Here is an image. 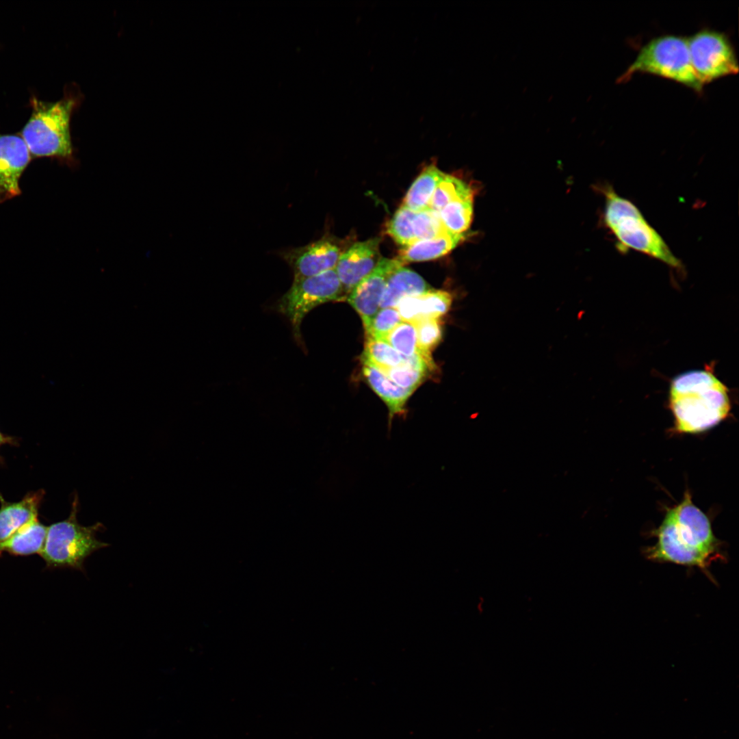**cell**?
Here are the masks:
<instances>
[{
  "label": "cell",
  "mask_w": 739,
  "mask_h": 739,
  "mask_svg": "<svg viewBox=\"0 0 739 739\" xmlns=\"http://www.w3.org/2000/svg\"><path fill=\"white\" fill-rule=\"evenodd\" d=\"M655 536L656 543L645 551L646 558L651 561L697 567L712 578L710 565L723 558L708 518L693 504L688 492L678 505L667 511Z\"/></svg>",
  "instance_id": "1"
},
{
  "label": "cell",
  "mask_w": 739,
  "mask_h": 739,
  "mask_svg": "<svg viewBox=\"0 0 739 739\" xmlns=\"http://www.w3.org/2000/svg\"><path fill=\"white\" fill-rule=\"evenodd\" d=\"M669 404L679 432L697 433L723 421L730 410L726 386L712 373L694 370L675 377Z\"/></svg>",
  "instance_id": "2"
},
{
  "label": "cell",
  "mask_w": 739,
  "mask_h": 739,
  "mask_svg": "<svg viewBox=\"0 0 739 739\" xmlns=\"http://www.w3.org/2000/svg\"><path fill=\"white\" fill-rule=\"evenodd\" d=\"M604 222L613 234L620 252L634 250L680 269V261L630 200L619 196L610 185L603 189Z\"/></svg>",
  "instance_id": "3"
},
{
  "label": "cell",
  "mask_w": 739,
  "mask_h": 739,
  "mask_svg": "<svg viewBox=\"0 0 739 739\" xmlns=\"http://www.w3.org/2000/svg\"><path fill=\"white\" fill-rule=\"evenodd\" d=\"M77 99L64 97L55 103L33 99V112L22 131V138L35 157L70 159L73 145L70 120Z\"/></svg>",
  "instance_id": "4"
},
{
  "label": "cell",
  "mask_w": 739,
  "mask_h": 739,
  "mask_svg": "<svg viewBox=\"0 0 739 739\" xmlns=\"http://www.w3.org/2000/svg\"><path fill=\"white\" fill-rule=\"evenodd\" d=\"M637 73L675 81L698 93L703 87L692 66L687 40L677 36H660L645 44L618 81H628Z\"/></svg>",
  "instance_id": "5"
},
{
  "label": "cell",
  "mask_w": 739,
  "mask_h": 739,
  "mask_svg": "<svg viewBox=\"0 0 739 739\" xmlns=\"http://www.w3.org/2000/svg\"><path fill=\"white\" fill-rule=\"evenodd\" d=\"M78 510V498L75 497L68 518L48 527L40 555L49 567L83 571L84 561L89 556L109 545L96 539V533L103 530L104 525L100 522L81 525L77 519Z\"/></svg>",
  "instance_id": "6"
},
{
  "label": "cell",
  "mask_w": 739,
  "mask_h": 739,
  "mask_svg": "<svg viewBox=\"0 0 739 739\" xmlns=\"http://www.w3.org/2000/svg\"><path fill=\"white\" fill-rule=\"evenodd\" d=\"M344 291L335 268L294 279L289 289L278 301V311L288 319L295 339L300 343V326L304 317L318 305L342 300Z\"/></svg>",
  "instance_id": "7"
},
{
  "label": "cell",
  "mask_w": 739,
  "mask_h": 739,
  "mask_svg": "<svg viewBox=\"0 0 739 739\" xmlns=\"http://www.w3.org/2000/svg\"><path fill=\"white\" fill-rule=\"evenodd\" d=\"M687 42L692 66L703 85L738 72L734 49L723 33L704 29Z\"/></svg>",
  "instance_id": "8"
},
{
  "label": "cell",
  "mask_w": 739,
  "mask_h": 739,
  "mask_svg": "<svg viewBox=\"0 0 739 739\" xmlns=\"http://www.w3.org/2000/svg\"><path fill=\"white\" fill-rule=\"evenodd\" d=\"M403 265L396 258L380 259L374 269L349 293L347 300L359 314L365 330L378 311L389 277L393 271Z\"/></svg>",
  "instance_id": "9"
},
{
  "label": "cell",
  "mask_w": 739,
  "mask_h": 739,
  "mask_svg": "<svg viewBox=\"0 0 739 739\" xmlns=\"http://www.w3.org/2000/svg\"><path fill=\"white\" fill-rule=\"evenodd\" d=\"M341 253L336 242L324 236L307 245L284 252L283 257L292 268L294 279H296L334 269Z\"/></svg>",
  "instance_id": "10"
},
{
  "label": "cell",
  "mask_w": 739,
  "mask_h": 739,
  "mask_svg": "<svg viewBox=\"0 0 739 739\" xmlns=\"http://www.w3.org/2000/svg\"><path fill=\"white\" fill-rule=\"evenodd\" d=\"M30 159L22 137L0 134V203L21 194L19 181Z\"/></svg>",
  "instance_id": "11"
},
{
  "label": "cell",
  "mask_w": 739,
  "mask_h": 739,
  "mask_svg": "<svg viewBox=\"0 0 739 739\" xmlns=\"http://www.w3.org/2000/svg\"><path fill=\"white\" fill-rule=\"evenodd\" d=\"M381 239L374 237L352 245L342 252L335 268L344 290L352 289L376 267L379 261Z\"/></svg>",
  "instance_id": "12"
},
{
  "label": "cell",
  "mask_w": 739,
  "mask_h": 739,
  "mask_svg": "<svg viewBox=\"0 0 739 739\" xmlns=\"http://www.w3.org/2000/svg\"><path fill=\"white\" fill-rule=\"evenodd\" d=\"M363 374L368 385L387 406L390 428L396 417L406 415L407 401L414 391L398 386L377 367L366 361H363Z\"/></svg>",
  "instance_id": "13"
},
{
  "label": "cell",
  "mask_w": 739,
  "mask_h": 739,
  "mask_svg": "<svg viewBox=\"0 0 739 739\" xmlns=\"http://www.w3.org/2000/svg\"><path fill=\"white\" fill-rule=\"evenodd\" d=\"M430 289V287L417 273L400 266L389 277L380 299V307L395 308L402 298L420 295Z\"/></svg>",
  "instance_id": "14"
},
{
  "label": "cell",
  "mask_w": 739,
  "mask_h": 739,
  "mask_svg": "<svg viewBox=\"0 0 739 739\" xmlns=\"http://www.w3.org/2000/svg\"><path fill=\"white\" fill-rule=\"evenodd\" d=\"M465 238V234H454L447 231L435 238L417 241L402 247L396 259L403 265L409 262L435 259L452 250Z\"/></svg>",
  "instance_id": "15"
},
{
  "label": "cell",
  "mask_w": 739,
  "mask_h": 739,
  "mask_svg": "<svg viewBox=\"0 0 739 739\" xmlns=\"http://www.w3.org/2000/svg\"><path fill=\"white\" fill-rule=\"evenodd\" d=\"M40 493L27 495L16 503L3 504L0 509V543L38 519Z\"/></svg>",
  "instance_id": "16"
},
{
  "label": "cell",
  "mask_w": 739,
  "mask_h": 739,
  "mask_svg": "<svg viewBox=\"0 0 739 739\" xmlns=\"http://www.w3.org/2000/svg\"><path fill=\"white\" fill-rule=\"evenodd\" d=\"M435 367L432 355L419 350L412 356L404 357L400 365L383 373L398 386L415 391Z\"/></svg>",
  "instance_id": "17"
},
{
  "label": "cell",
  "mask_w": 739,
  "mask_h": 739,
  "mask_svg": "<svg viewBox=\"0 0 739 739\" xmlns=\"http://www.w3.org/2000/svg\"><path fill=\"white\" fill-rule=\"evenodd\" d=\"M47 529L48 527L36 519L1 543L0 552L21 556L40 554L44 546Z\"/></svg>",
  "instance_id": "18"
},
{
  "label": "cell",
  "mask_w": 739,
  "mask_h": 739,
  "mask_svg": "<svg viewBox=\"0 0 739 739\" xmlns=\"http://www.w3.org/2000/svg\"><path fill=\"white\" fill-rule=\"evenodd\" d=\"M444 175L435 164L426 166L411 185L402 205L415 212L428 209L434 192Z\"/></svg>",
  "instance_id": "19"
},
{
  "label": "cell",
  "mask_w": 739,
  "mask_h": 739,
  "mask_svg": "<svg viewBox=\"0 0 739 739\" xmlns=\"http://www.w3.org/2000/svg\"><path fill=\"white\" fill-rule=\"evenodd\" d=\"M473 202L474 196L456 200L439 212L441 221L448 231L454 234H465L472 220Z\"/></svg>",
  "instance_id": "20"
},
{
  "label": "cell",
  "mask_w": 739,
  "mask_h": 739,
  "mask_svg": "<svg viewBox=\"0 0 739 739\" xmlns=\"http://www.w3.org/2000/svg\"><path fill=\"white\" fill-rule=\"evenodd\" d=\"M470 196H474V192L469 185L456 177L445 174L434 192L428 209L439 213L448 203Z\"/></svg>",
  "instance_id": "21"
},
{
  "label": "cell",
  "mask_w": 739,
  "mask_h": 739,
  "mask_svg": "<svg viewBox=\"0 0 739 739\" xmlns=\"http://www.w3.org/2000/svg\"><path fill=\"white\" fill-rule=\"evenodd\" d=\"M404 357L387 341L367 338L362 361L368 362L382 372L400 365Z\"/></svg>",
  "instance_id": "22"
},
{
  "label": "cell",
  "mask_w": 739,
  "mask_h": 739,
  "mask_svg": "<svg viewBox=\"0 0 739 739\" xmlns=\"http://www.w3.org/2000/svg\"><path fill=\"white\" fill-rule=\"evenodd\" d=\"M415 213V211L402 205L387 226V234L402 247L415 242L413 230Z\"/></svg>",
  "instance_id": "23"
},
{
  "label": "cell",
  "mask_w": 739,
  "mask_h": 739,
  "mask_svg": "<svg viewBox=\"0 0 739 739\" xmlns=\"http://www.w3.org/2000/svg\"><path fill=\"white\" fill-rule=\"evenodd\" d=\"M385 341L404 357H410L418 351L417 333L414 325L402 321L387 335Z\"/></svg>",
  "instance_id": "24"
},
{
  "label": "cell",
  "mask_w": 739,
  "mask_h": 739,
  "mask_svg": "<svg viewBox=\"0 0 739 739\" xmlns=\"http://www.w3.org/2000/svg\"><path fill=\"white\" fill-rule=\"evenodd\" d=\"M420 320L438 318L446 314L452 302L451 294L443 290H428L419 295Z\"/></svg>",
  "instance_id": "25"
},
{
  "label": "cell",
  "mask_w": 739,
  "mask_h": 739,
  "mask_svg": "<svg viewBox=\"0 0 739 739\" xmlns=\"http://www.w3.org/2000/svg\"><path fill=\"white\" fill-rule=\"evenodd\" d=\"M416 329L418 350L431 355L442 339L443 328L438 318H424L413 324Z\"/></svg>",
  "instance_id": "26"
},
{
  "label": "cell",
  "mask_w": 739,
  "mask_h": 739,
  "mask_svg": "<svg viewBox=\"0 0 739 739\" xmlns=\"http://www.w3.org/2000/svg\"><path fill=\"white\" fill-rule=\"evenodd\" d=\"M413 230L415 242L435 238L448 231L439 213L430 209L416 212L413 220Z\"/></svg>",
  "instance_id": "27"
},
{
  "label": "cell",
  "mask_w": 739,
  "mask_h": 739,
  "mask_svg": "<svg viewBox=\"0 0 739 739\" xmlns=\"http://www.w3.org/2000/svg\"><path fill=\"white\" fill-rule=\"evenodd\" d=\"M402 322L396 308H383L365 330L367 338L385 341L389 333Z\"/></svg>",
  "instance_id": "28"
},
{
  "label": "cell",
  "mask_w": 739,
  "mask_h": 739,
  "mask_svg": "<svg viewBox=\"0 0 739 739\" xmlns=\"http://www.w3.org/2000/svg\"><path fill=\"white\" fill-rule=\"evenodd\" d=\"M4 441L3 437L0 433V444Z\"/></svg>",
  "instance_id": "29"
}]
</instances>
